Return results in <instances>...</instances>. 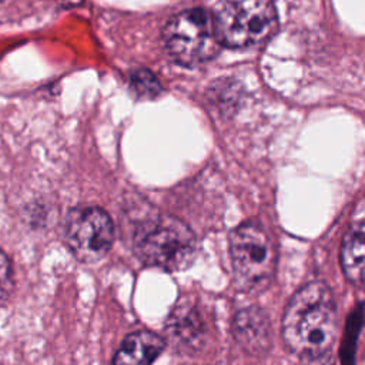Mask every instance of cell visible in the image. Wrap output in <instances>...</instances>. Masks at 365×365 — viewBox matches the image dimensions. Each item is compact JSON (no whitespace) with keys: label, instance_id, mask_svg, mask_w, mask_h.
<instances>
[{"label":"cell","instance_id":"cell-1","mask_svg":"<svg viewBox=\"0 0 365 365\" xmlns=\"http://www.w3.org/2000/svg\"><path fill=\"white\" fill-rule=\"evenodd\" d=\"M336 334V305L322 281H312L291 298L282 319L287 346L298 354L331 351Z\"/></svg>","mask_w":365,"mask_h":365},{"label":"cell","instance_id":"cell-2","mask_svg":"<svg viewBox=\"0 0 365 365\" xmlns=\"http://www.w3.org/2000/svg\"><path fill=\"white\" fill-rule=\"evenodd\" d=\"M133 248L138 259L148 267L180 271L195 259L197 240L182 221L160 214L137 225Z\"/></svg>","mask_w":365,"mask_h":365},{"label":"cell","instance_id":"cell-3","mask_svg":"<svg viewBox=\"0 0 365 365\" xmlns=\"http://www.w3.org/2000/svg\"><path fill=\"white\" fill-rule=\"evenodd\" d=\"M211 14L221 44L237 48L267 40L278 23L271 0H221Z\"/></svg>","mask_w":365,"mask_h":365},{"label":"cell","instance_id":"cell-4","mask_svg":"<svg viewBox=\"0 0 365 365\" xmlns=\"http://www.w3.org/2000/svg\"><path fill=\"white\" fill-rule=\"evenodd\" d=\"M230 255L235 284L255 289L269 282L277 264V250L258 221L238 225L230 235Z\"/></svg>","mask_w":365,"mask_h":365},{"label":"cell","instance_id":"cell-5","mask_svg":"<svg viewBox=\"0 0 365 365\" xmlns=\"http://www.w3.org/2000/svg\"><path fill=\"white\" fill-rule=\"evenodd\" d=\"M163 38L168 54L184 66L211 60L222 46L212 14L202 9H190L173 16L164 27Z\"/></svg>","mask_w":365,"mask_h":365},{"label":"cell","instance_id":"cell-6","mask_svg":"<svg viewBox=\"0 0 365 365\" xmlns=\"http://www.w3.org/2000/svg\"><path fill=\"white\" fill-rule=\"evenodd\" d=\"M64 237L71 254L78 261L91 264L110 251L114 240V225L106 210L77 207L66 218Z\"/></svg>","mask_w":365,"mask_h":365},{"label":"cell","instance_id":"cell-7","mask_svg":"<svg viewBox=\"0 0 365 365\" xmlns=\"http://www.w3.org/2000/svg\"><path fill=\"white\" fill-rule=\"evenodd\" d=\"M232 331L237 342L252 355L265 354L271 345V327L265 312L258 307H248L237 312Z\"/></svg>","mask_w":365,"mask_h":365},{"label":"cell","instance_id":"cell-8","mask_svg":"<svg viewBox=\"0 0 365 365\" xmlns=\"http://www.w3.org/2000/svg\"><path fill=\"white\" fill-rule=\"evenodd\" d=\"M164 341L151 331H135L128 334L117 349L113 365H151L163 352Z\"/></svg>","mask_w":365,"mask_h":365},{"label":"cell","instance_id":"cell-9","mask_svg":"<svg viewBox=\"0 0 365 365\" xmlns=\"http://www.w3.org/2000/svg\"><path fill=\"white\" fill-rule=\"evenodd\" d=\"M341 265L354 284H365V221L355 222L345 234L341 247Z\"/></svg>","mask_w":365,"mask_h":365},{"label":"cell","instance_id":"cell-10","mask_svg":"<svg viewBox=\"0 0 365 365\" xmlns=\"http://www.w3.org/2000/svg\"><path fill=\"white\" fill-rule=\"evenodd\" d=\"M202 325L201 315L187 301L178 304L171 312L167 322V331L171 339L190 345L202 334Z\"/></svg>","mask_w":365,"mask_h":365},{"label":"cell","instance_id":"cell-11","mask_svg":"<svg viewBox=\"0 0 365 365\" xmlns=\"http://www.w3.org/2000/svg\"><path fill=\"white\" fill-rule=\"evenodd\" d=\"M130 80H131V86L135 90V93L143 97H155L161 91V86H160L157 77L145 68L135 70L131 74Z\"/></svg>","mask_w":365,"mask_h":365},{"label":"cell","instance_id":"cell-12","mask_svg":"<svg viewBox=\"0 0 365 365\" xmlns=\"http://www.w3.org/2000/svg\"><path fill=\"white\" fill-rule=\"evenodd\" d=\"M13 289L11 262L6 252L0 250V302L6 301Z\"/></svg>","mask_w":365,"mask_h":365},{"label":"cell","instance_id":"cell-13","mask_svg":"<svg viewBox=\"0 0 365 365\" xmlns=\"http://www.w3.org/2000/svg\"><path fill=\"white\" fill-rule=\"evenodd\" d=\"M299 356H301L299 365H335L331 351L304 354Z\"/></svg>","mask_w":365,"mask_h":365},{"label":"cell","instance_id":"cell-14","mask_svg":"<svg viewBox=\"0 0 365 365\" xmlns=\"http://www.w3.org/2000/svg\"><path fill=\"white\" fill-rule=\"evenodd\" d=\"M0 1H3V0H0Z\"/></svg>","mask_w":365,"mask_h":365}]
</instances>
